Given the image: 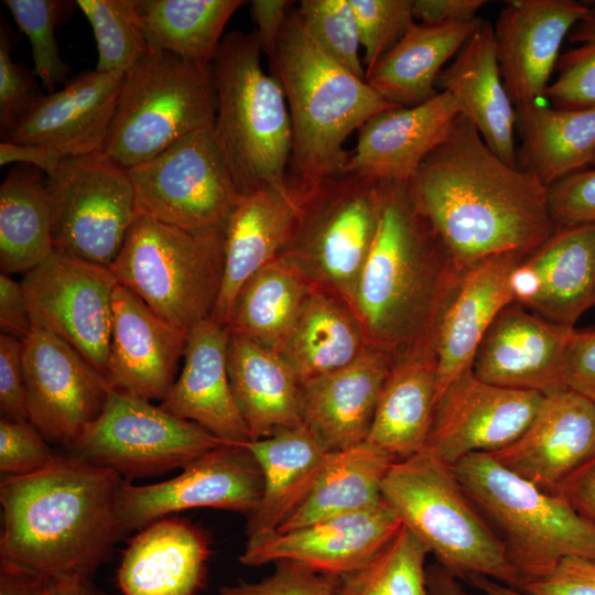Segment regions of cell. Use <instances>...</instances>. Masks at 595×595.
Wrapping results in <instances>:
<instances>
[{"label":"cell","instance_id":"1","mask_svg":"<svg viewBox=\"0 0 595 595\" xmlns=\"http://www.w3.org/2000/svg\"><path fill=\"white\" fill-rule=\"evenodd\" d=\"M405 187L462 270L500 255L528 256L556 229L549 187L502 161L462 115Z\"/></svg>","mask_w":595,"mask_h":595},{"label":"cell","instance_id":"2","mask_svg":"<svg viewBox=\"0 0 595 595\" xmlns=\"http://www.w3.org/2000/svg\"><path fill=\"white\" fill-rule=\"evenodd\" d=\"M125 479L76 455H55L43 469L0 484V561L42 577H93L123 533Z\"/></svg>","mask_w":595,"mask_h":595},{"label":"cell","instance_id":"3","mask_svg":"<svg viewBox=\"0 0 595 595\" xmlns=\"http://www.w3.org/2000/svg\"><path fill=\"white\" fill-rule=\"evenodd\" d=\"M465 271L415 209L405 184L385 183L377 231L351 306L369 344L396 359L432 355L436 325Z\"/></svg>","mask_w":595,"mask_h":595},{"label":"cell","instance_id":"4","mask_svg":"<svg viewBox=\"0 0 595 595\" xmlns=\"http://www.w3.org/2000/svg\"><path fill=\"white\" fill-rule=\"evenodd\" d=\"M281 83L291 118L292 151L288 185L305 194L343 173L345 141L370 118L398 107L328 56L307 33L296 9L291 11L269 58Z\"/></svg>","mask_w":595,"mask_h":595},{"label":"cell","instance_id":"5","mask_svg":"<svg viewBox=\"0 0 595 595\" xmlns=\"http://www.w3.org/2000/svg\"><path fill=\"white\" fill-rule=\"evenodd\" d=\"M255 31H234L212 62L214 137L240 192L288 188L292 126L283 87L261 66Z\"/></svg>","mask_w":595,"mask_h":595},{"label":"cell","instance_id":"6","mask_svg":"<svg viewBox=\"0 0 595 595\" xmlns=\"http://www.w3.org/2000/svg\"><path fill=\"white\" fill-rule=\"evenodd\" d=\"M382 498L458 580L482 575L518 588L520 577L500 540L476 509L453 467L430 452L394 462Z\"/></svg>","mask_w":595,"mask_h":595},{"label":"cell","instance_id":"7","mask_svg":"<svg viewBox=\"0 0 595 595\" xmlns=\"http://www.w3.org/2000/svg\"><path fill=\"white\" fill-rule=\"evenodd\" d=\"M452 467L504 545L520 584L547 574L564 558L595 560V523L562 495L538 488L487 453L467 455Z\"/></svg>","mask_w":595,"mask_h":595},{"label":"cell","instance_id":"8","mask_svg":"<svg viewBox=\"0 0 595 595\" xmlns=\"http://www.w3.org/2000/svg\"><path fill=\"white\" fill-rule=\"evenodd\" d=\"M215 117L212 65L148 50L125 73L101 155L129 171L181 139L213 129Z\"/></svg>","mask_w":595,"mask_h":595},{"label":"cell","instance_id":"9","mask_svg":"<svg viewBox=\"0 0 595 595\" xmlns=\"http://www.w3.org/2000/svg\"><path fill=\"white\" fill-rule=\"evenodd\" d=\"M224 237L137 215L109 269L119 284L188 334L212 318L223 277Z\"/></svg>","mask_w":595,"mask_h":595},{"label":"cell","instance_id":"10","mask_svg":"<svg viewBox=\"0 0 595 595\" xmlns=\"http://www.w3.org/2000/svg\"><path fill=\"white\" fill-rule=\"evenodd\" d=\"M383 187L350 173L323 180L306 193L284 252L350 307L377 231Z\"/></svg>","mask_w":595,"mask_h":595},{"label":"cell","instance_id":"11","mask_svg":"<svg viewBox=\"0 0 595 595\" xmlns=\"http://www.w3.org/2000/svg\"><path fill=\"white\" fill-rule=\"evenodd\" d=\"M137 215L205 236H225L240 194L213 129L196 131L128 171Z\"/></svg>","mask_w":595,"mask_h":595},{"label":"cell","instance_id":"12","mask_svg":"<svg viewBox=\"0 0 595 595\" xmlns=\"http://www.w3.org/2000/svg\"><path fill=\"white\" fill-rule=\"evenodd\" d=\"M220 444L201 425L111 389L100 414L69 450L131 483L182 469Z\"/></svg>","mask_w":595,"mask_h":595},{"label":"cell","instance_id":"13","mask_svg":"<svg viewBox=\"0 0 595 595\" xmlns=\"http://www.w3.org/2000/svg\"><path fill=\"white\" fill-rule=\"evenodd\" d=\"M46 185L54 248L109 268L137 217L129 172L101 154L66 156Z\"/></svg>","mask_w":595,"mask_h":595},{"label":"cell","instance_id":"14","mask_svg":"<svg viewBox=\"0 0 595 595\" xmlns=\"http://www.w3.org/2000/svg\"><path fill=\"white\" fill-rule=\"evenodd\" d=\"M20 283L33 327L68 343L105 377L118 285L111 270L54 249Z\"/></svg>","mask_w":595,"mask_h":595},{"label":"cell","instance_id":"15","mask_svg":"<svg viewBox=\"0 0 595 595\" xmlns=\"http://www.w3.org/2000/svg\"><path fill=\"white\" fill-rule=\"evenodd\" d=\"M262 491V472L247 445L223 443L173 478L151 485L125 480L119 494L120 524L127 533L171 513L201 507L249 516Z\"/></svg>","mask_w":595,"mask_h":595},{"label":"cell","instance_id":"16","mask_svg":"<svg viewBox=\"0 0 595 595\" xmlns=\"http://www.w3.org/2000/svg\"><path fill=\"white\" fill-rule=\"evenodd\" d=\"M22 366L29 422L69 447L102 411L110 385L68 343L37 327L22 340Z\"/></svg>","mask_w":595,"mask_h":595},{"label":"cell","instance_id":"17","mask_svg":"<svg viewBox=\"0 0 595 595\" xmlns=\"http://www.w3.org/2000/svg\"><path fill=\"white\" fill-rule=\"evenodd\" d=\"M544 397L487 383L470 366L437 399L423 450L450 466L470 454L494 453L526 431Z\"/></svg>","mask_w":595,"mask_h":595},{"label":"cell","instance_id":"18","mask_svg":"<svg viewBox=\"0 0 595 595\" xmlns=\"http://www.w3.org/2000/svg\"><path fill=\"white\" fill-rule=\"evenodd\" d=\"M586 9L587 2L576 0H513L500 10L496 53L517 116L545 97L561 46Z\"/></svg>","mask_w":595,"mask_h":595},{"label":"cell","instance_id":"19","mask_svg":"<svg viewBox=\"0 0 595 595\" xmlns=\"http://www.w3.org/2000/svg\"><path fill=\"white\" fill-rule=\"evenodd\" d=\"M573 329L511 302L480 339L472 370L478 379L502 388L544 396L565 390L566 348Z\"/></svg>","mask_w":595,"mask_h":595},{"label":"cell","instance_id":"20","mask_svg":"<svg viewBox=\"0 0 595 595\" xmlns=\"http://www.w3.org/2000/svg\"><path fill=\"white\" fill-rule=\"evenodd\" d=\"M401 526L398 515L383 500L366 511L247 539L239 561L246 566H259L288 560L342 577L369 563Z\"/></svg>","mask_w":595,"mask_h":595},{"label":"cell","instance_id":"21","mask_svg":"<svg viewBox=\"0 0 595 595\" xmlns=\"http://www.w3.org/2000/svg\"><path fill=\"white\" fill-rule=\"evenodd\" d=\"M512 301L574 328L595 306V223L559 226L510 275Z\"/></svg>","mask_w":595,"mask_h":595},{"label":"cell","instance_id":"22","mask_svg":"<svg viewBox=\"0 0 595 595\" xmlns=\"http://www.w3.org/2000/svg\"><path fill=\"white\" fill-rule=\"evenodd\" d=\"M489 455L538 488L560 495L595 456V403L571 389L545 396L526 431Z\"/></svg>","mask_w":595,"mask_h":595},{"label":"cell","instance_id":"23","mask_svg":"<svg viewBox=\"0 0 595 595\" xmlns=\"http://www.w3.org/2000/svg\"><path fill=\"white\" fill-rule=\"evenodd\" d=\"M125 73L95 69L41 94L3 140L51 147L65 158L101 154Z\"/></svg>","mask_w":595,"mask_h":595},{"label":"cell","instance_id":"24","mask_svg":"<svg viewBox=\"0 0 595 595\" xmlns=\"http://www.w3.org/2000/svg\"><path fill=\"white\" fill-rule=\"evenodd\" d=\"M186 343V333L165 322L118 283L105 376L112 390L161 402L176 379Z\"/></svg>","mask_w":595,"mask_h":595},{"label":"cell","instance_id":"25","mask_svg":"<svg viewBox=\"0 0 595 595\" xmlns=\"http://www.w3.org/2000/svg\"><path fill=\"white\" fill-rule=\"evenodd\" d=\"M459 115L456 101L446 91L413 107L381 111L358 130L343 173L407 184L446 139Z\"/></svg>","mask_w":595,"mask_h":595},{"label":"cell","instance_id":"26","mask_svg":"<svg viewBox=\"0 0 595 595\" xmlns=\"http://www.w3.org/2000/svg\"><path fill=\"white\" fill-rule=\"evenodd\" d=\"M304 198L290 187H266L242 196L225 230L223 277L214 321L228 326L241 288L286 251Z\"/></svg>","mask_w":595,"mask_h":595},{"label":"cell","instance_id":"27","mask_svg":"<svg viewBox=\"0 0 595 595\" xmlns=\"http://www.w3.org/2000/svg\"><path fill=\"white\" fill-rule=\"evenodd\" d=\"M229 339V327L213 318L194 326L187 334L182 371L159 405L223 443L242 445L251 437L230 386Z\"/></svg>","mask_w":595,"mask_h":595},{"label":"cell","instance_id":"28","mask_svg":"<svg viewBox=\"0 0 595 595\" xmlns=\"http://www.w3.org/2000/svg\"><path fill=\"white\" fill-rule=\"evenodd\" d=\"M396 358L371 344L346 367L300 385L303 423L331 451L366 442Z\"/></svg>","mask_w":595,"mask_h":595},{"label":"cell","instance_id":"29","mask_svg":"<svg viewBox=\"0 0 595 595\" xmlns=\"http://www.w3.org/2000/svg\"><path fill=\"white\" fill-rule=\"evenodd\" d=\"M524 257L516 253L496 256L463 273L432 339L437 399L454 378L472 366L489 325L504 306L513 302L510 275Z\"/></svg>","mask_w":595,"mask_h":595},{"label":"cell","instance_id":"30","mask_svg":"<svg viewBox=\"0 0 595 595\" xmlns=\"http://www.w3.org/2000/svg\"><path fill=\"white\" fill-rule=\"evenodd\" d=\"M208 558L209 542L199 528L164 517L130 541L117 570V584L122 595H197Z\"/></svg>","mask_w":595,"mask_h":595},{"label":"cell","instance_id":"31","mask_svg":"<svg viewBox=\"0 0 595 595\" xmlns=\"http://www.w3.org/2000/svg\"><path fill=\"white\" fill-rule=\"evenodd\" d=\"M436 88L454 98L461 115L477 129L495 154L509 165L518 166L517 113L500 75L490 22L482 21L452 63L440 73Z\"/></svg>","mask_w":595,"mask_h":595},{"label":"cell","instance_id":"32","mask_svg":"<svg viewBox=\"0 0 595 595\" xmlns=\"http://www.w3.org/2000/svg\"><path fill=\"white\" fill-rule=\"evenodd\" d=\"M246 445L263 476L261 499L248 516L245 530L251 539L277 532L293 515L313 489L332 452L304 423Z\"/></svg>","mask_w":595,"mask_h":595},{"label":"cell","instance_id":"33","mask_svg":"<svg viewBox=\"0 0 595 595\" xmlns=\"http://www.w3.org/2000/svg\"><path fill=\"white\" fill-rule=\"evenodd\" d=\"M228 375L251 441L303 424L300 383L279 353L230 333Z\"/></svg>","mask_w":595,"mask_h":595},{"label":"cell","instance_id":"34","mask_svg":"<svg viewBox=\"0 0 595 595\" xmlns=\"http://www.w3.org/2000/svg\"><path fill=\"white\" fill-rule=\"evenodd\" d=\"M428 24L414 22L366 77L368 85L389 102L413 107L434 97L444 65L459 52L482 23Z\"/></svg>","mask_w":595,"mask_h":595},{"label":"cell","instance_id":"35","mask_svg":"<svg viewBox=\"0 0 595 595\" xmlns=\"http://www.w3.org/2000/svg\"><path fill=\"white\" fill-rule=\"evenodd\" d=\"M436 401L433 357L419 353L397 358L382 386L366 443L394 461L420 453L426 444Z\"/></svg>","mask_w":595,"mask_h":595},{"label":"cell","instance_id":"36","mask_svg":"<svg viewBox=\"0 0 595 595\" xmlns=\"http://www.w3.org/2000/svg\"><path fill=\"white\" fill-rule=\"evenodd\" d=\"M369 342L354 310L314 282L280 355L300 385L346 367Z\"/></svg>","mask_w":595,"mask_h":595},{"label":"cell","instance_id":"37","mask_svg":"<svg viewBox=\"0 0 595 595\" xmlns=\"http://www.w3.org/2000/svg\"><path fill=\"white\" fill-rule=\"evenodd\" d=\"M314 285L299 262L283 253L241 288L228 327L280 354Z\"/></svg>","mask_w":595,"mask_h":595},{"label":"cell","instance_id":"38","mask_svg":"<svg viewBox=\"0 0 595 595\" xmlns=\"http://www.w3.org/2000/svg\"><path fill=\"white\" fill-rule=\"evenodd\" d=\"M519 169L550 187L584 170L595 158V106L553 108L537 104L517 116Z\"/></svg>","mask_w":595,"mask_h":595},{"label":"cell","instance_id":"39","mask_svg":"<svg viewBox=\"0 0 595 595\" xmlns=\"http://www.w3.org/2000/svg\"><path fill=\"white\" fill-rule=\"evenodd\" d=\"M394 462L366 442L332 452L309 496L277 532L378 507L383 502L382 482Z\"/></svg>","mask_w":595,"mask_h":595},{"label":"cell","instance_id":"40","mask_svg":"<svg viewBox=\"0 0 595 595\" xmlns=\"http://www.w3.org/2000/svg\"><path fill=\"white\" fill-rule=\"evenodd\" d=\"M241 0H133L148 48L210 65L224 30Z\"/></svg>","mask_w":595,"mask_h":595},{"label":"cell","instance_id":"41","mask_svg":"<svg viewBox=\"0 0 595 595\" xmlns=\"http://www.w3.org/2000/svg\"><path fill=\"white\" fill-rule=\"evenodd\" d=\"M50 194L39 173L14 170L0 186V268L25 274L54 251Z\"/></svg>","mask_w":595,"mask_h":595},{"label":"cell","instance_id":"42","mask_svg":"<svg viewBox=\"0 0 595 595\" xmlns=\"http://www.w3.org/2000/svg\"><path fill=\"white\" fill-rule=\"evenodd\" d=\"M428 548L403 524L361 569L342 576L337 595H430Z\"/></svg>","mask_w":595,"mask_h":595},{"label":"cell","instance_id":"43","mask_svg":"<svg viewBox=\"0 0 595 595\" xmlns=\"http://www.w3.org/2000/svg\"><path fill=\"white\" fill-rule=\"evenodd\" d=\"M97 43L96 71L126 72L148 52L134 19L133 0H77Z\"/></svg>","mask_w":595,"mask_h":595},{"label":"cell","instance_id":"44","mask_svg":"<svg viewBox=\"0 0 595 595\" xmlns=\"http://www.w3.org/2000/svg\"><path fill=\"white\" fill-rule=\"evenodd\" d=\"M19 29L28 36L34 73L47 94L67 84V66L62 60L55 28L77 7L76 1L4 0Z\"/></svg>","mask_w":595,"mask_h":595},{"label":"cell","instance_id":"45","mask_svg":"<svg viewBox=\"0 0 595 595\" xmlns=\"http://www.w3.org/2000/svg\"><path fill=\"white\" fill-rule=\"evenodd\" d=\"M566 40L571 47L560 55L545 97L553 108L595 106V1L587 2Z\"/></svg>","mask_w":595,"mask_h":595},{"label":"cell","instance_id":"46","mask_svg":"<svg viewBox=\"0 0 595 595\" xmlns=\"http://www.w3.org/2000/svg\"><path fill=\"white\" fill-rule=\"evenodd\" d=\"M307 33L335 62L366 80L360 39L349 0H302L296 9Z\"/></svg>","mask_w":595,"mask_h":595},{"label":"cell","instance_id":"47","mask_svg":"<svg viewBox=\"0 0 595 595\" xmlns=\"http://www.w3.org/2000/svg\"><path fill=\"white\" fill-rule=\"evenodd\" d=\"M364 48L366 77L415 22L413 0H349Z\"/></svg>","mask_w":595,"mask_h":595},{"label":"cell","instance_id":"48","mask_svg":"<svg viewBox=\"0 0 595 595\" xmlns=\"http://www.w3.org/2000/svg\"><path fill=\"white\" fill-rule=\"evenodd\" d=\"M272 574L258 582L224 585L219 595H337L340 576L294 561H278Z\"/></svg>","mask_w":595,"mask_h":595},{"label":"cell","instance_id":"49","mask_svg":"<svg viewBox=\"0 0 595 595\" xmlns=\"http://www.w3.org/2000/svg\"><path fill=\"white\" fill-rule=\"evenodd\" d=\"M15 36L8 23H0V131L4 139L20 117L42 94L32 75L11 56Z\"/></svg>","mask_w":595,"mask_h":595},{"label":"cell","instance_id":"50","mask_svg":"<svg viewBox=\"0 0 595 595\" xmlns=\"http://www.w3.org/2000/svg\"><path fill=\"white\" fill-rule=\"evenodd\" d=\"M55 457L46 440L29 421L0 420V472L24 476L45 468Z\"/></svg>","mask_w":595,"mask_h":595},{"label":"cell","instance_id":"51","mask_svg":"<svg viewBox=\"0 0 595 595\" xmlns=\"http://www.w3.org/2000/svg\"><path fill=\"white\" fill-rule=\"evenodd\" d=\"M556 227L595 223V167L575 172L549 187Z\"/></svg>","mask_w":595,"mask_h":595},{"label":"cell","instance_id":"52","mask_svg":"<svg viewBox=\"0 0 595 595\" xmlns=\"http://www.w3.org/2000/svg\"><path fill=\"white\" fill-rule=\"evenodd\" d=\"M527 595H595V560L564 558L547 574L521 582Z\"/></svg>","mask_w":595,"mask_h":595},{"label":"cell","instance_id":"53","mask_svg":"<svg viewBox=\"0 0 595 595\" xmlns=\"http://www.w3.org/2000/svg\"><path fill=\"white\" fill-rule=\"evenodd\" d=\"M0 413L2 419L29 421L22 366V340L0 334Z\"/></svg>","mask_w":595,"mask_h":595},{"label":"cell","instance_id":"54","mask_svg":"<svg viewBox=\"0 0 595 595\" xmlns=\"http://www.w3.org/2000/svg\"><path fill=\"white\" fill-rule=\"evenodd\" d=\"M565 382L595 403V328L573 329L566 348Z\"/></svg>","mask_w":595,"mask_h":595},{"label":"cell","instance_id":"55","mask_svg":"<svg viewBox=\"0 0 595 595\" xmlns=\"http://www.w3.org/2000/svg\"><path fill=\"white\" fill-rule=\"evenodd\" d=\"M293 1L253 0L250 2V15L256 24V35L262 53L270 58L279 43L285 23L292 11Z\"/></svg>","mask_w":595,"mask_h":595},{"label":"cell","instance_id":"56","mask_svg":"<svg viewBox=\"0 0 595 595\" xmlns=\"http://www.w3.org/2000/svg\"><path fill=\"white\" fill-rule=\"evenodd\" d=\"M0 328L1 333L23 340L33 324L20 282L8 274H0Z\"/></svg>","mask_w":595,"mask_h":595},{"label":"cell","instance_id":"57","mask_svg":"<svg viewBox=\"0 0 595 595\" xmlns=\"http://www.w3.org/2000/svg\"><path fill=\"white\" fill-rule=\"evenodd\" d=\"M485 0H413L414 20L428 24L467 22L477 19Z\"/></svg>","mask_w":595,"mask_h":595},{"label":"cell","instance_id":"58","mask_svg":"<svg viewBox=\"0 0 595 595\" xmlns=\"http://www.w3.org/2000/svg\"><path fill=\"white\" fill-rule=\"evenodd\" d=\"M64 155L51 147L2 140L0 143V165L11 163L29 164L52 176L60 167Z\"/></svg>","mask_w":595,"mask_h":595},{"label":"cell","instance_id":"59","mask_svg":"<svg viewBox=\"0 0 595 595\" xmlns=\"http://www.w3.org/2000/svg\"><path fill=\"white\" fill-rule=\"evenodd\" d=\"M560 495L595 523V456L567 479Z\"/></svg>","mask_w":595,"mask_h":595},{"label":"cell","instance_id":"60","mask_svg":"<svg viewBox=\"0 0 595 595\" xmlns=\"http://www.w3.org/2000/svg\"><path fill=\"white\" fill-rule=\"evenodd\" d=\"M44 577L0 561V595H39Z\"/></svg>","mask_w":595,"mask_h":595},{"label":"cell","instance_id":"61","mask_svg":"<svg viewBox=\"0 0 595 595\" xmlns=\"http://www.w3.org/2000/svg\"><path fill=\"white\" fill-rule=\"evenodd\" d=\"M39 595H112L104 592L93 577L80 574H61L44 577Z\"/></svg>","mask_w":595,"mask_h":595},{"label":"cell","instance_id":"62","mask_svg":"<svg viewBox=\"0 0 595 595\" xmlns=\"http://www.w3.org/2000/svg\"><path fill=\"white\" fill-rule=\"evenodd\" d=\"M430 595H468L458 578L437 562L426 567Z\"/></svg>","mask_w":595,"mask_h":595},{"label":"cell","instance_id":"63","mask_svg":"<svg viewBox=\"0 0 595 595\" xmlns=\"http://www.w3.org/2000/svg\"><path fill=\"white\" fill-rule=\"evenodd\" d=\"M472 586L479 589L484 595H527L518 588L510 587L493 578L473 575L465 580Z\"/></svg>","mask_w":595,"mask_h":595},{"label":"cell","instance_id":"64","mask_svg":"<svg viewBox=\"0 0 595 595\" xmlns=\"http://www.w3.org/2000/svg\"><path fill=\"white\" fill-rule=\"evenodd\" d=\"M591 165H592V167H595V158H594V160H593V162H592Z\"/></svg>","mask_w":595,"mask_h":595}]
</instances>
